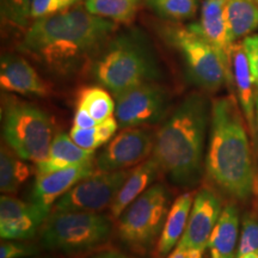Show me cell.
<instances>
[{"mask_svg":"<svg viewBox=\"0 0 258 258\" xmlns=\"http://www.w3.org/2000/svg\"><path fill=\"white\" fill-rule=\"evenodd\" d=\"M117 23L92 15L86 9L64 10L35 19L18 50L46 66L51 72L70 74L105 43Z\"/></svg>","mask_w":258,"mask_h":258,"instance_id":"cell-1","label":"cell"},{"mask_svg":"<svg viewBox=\"0 0 258 258\" xmlns=\"http://www.w3.org/2000/svg\"><path fill=\"white\" fill-rule=\"evenodd\" d=\"M206 170L208 178L232 199L247 201L256 192V172L243 112L231 96L212 102Z\"/></svg>","mask_w":258,"mask_h":258,"instance_id":"cell-2","label":"cell"},{"mask_svg":"<svg viewBox=\"0 0 258 258\" xmlns=\"http://www.w3.org/2000/svg\"><path fill=\"white\" fill-rule=\"evenodd\" d=\"M211 114L208 99L201 93H191L158 131L152 158L179 188H194L201 180Z\"/></svg>","mask_w":258,"mask_h":258,"instance_id":"cell-3","label":"cell"},{"mask_svg":"<svg viewBox=\"0 0 258 258\" xmlns=\"http://www.w3.org/2000/svg\"><path fill=\"white\" fill-rule=\"evenodd\" d=\"M91 72L93 79L115 96L141 84L156 82L160 77V67L144 32L131 29L103 47Z\"/></svg>","mask_w":258,"mask_h":258,"instance_id":"cell-4","label":"cell"},{"mask_svg":"<svg viewBox=\"0 0 258 258\" xmlns=\"http://www.w3.org/2000/svg\"><path fill=\"white\" fill-rule=\"evenodd\" d=\"M3 138L19 157L38 164L49 156L53 124L46 112L14 96L3 97Z\"/></svg>","mask_w":258,"mask_h":258,"instance_id":"cell-5","label":"cell"},{"mask_svg":"<svg viewBox=\"0 0 258 258\" xmlns=\"http://www.w3.org/2000/svg\"><path fill=\"white\" fill-rule=\"evenodd\" d=\"M111 231V220L99 213L53 211L40 230L41 244L55 252L78 254L101 246Z\"/></svg>","mask_w":258,"mask_h":258,"instance_id":"cell-6","label":"cell"},{"mask_svg":"<svg viewBox=\"0 0 258 258\" xmlns=\"http://www.w3.org/2000/svg\"><path fill=\"white\" fill-rule=\"evenodd\" d=\"M171 207V192L163 183L151 185L118 218V237L128 249L145 254L159 240Z\"/></svg>","mask_w":258,"mask_h":258,"instance_id":"cell-7","label":"cell"},{"mask_svg":"<svg viewBox=\"0 0 258 258\" xmlns=\"http://www.w3.org/2000/svg\"><path fill=\"white\" fill-rule=\"evenodd\" d=\"M164 37L184 61L189 78L207 91H218L224 84L232 89L225 64L214 47L200 31L198 24L164 28Z\"/></svg>","mask_w":258,"mask_h":258,"instance_id":"cell-8","label":"cell"},{"mask_svg":"<svg viewBox=\"0 0 258 258\" xmlns=\"http://www.w3.org/2000/svg\"><path fill=\"white\" fill-rule=\"evenodd\" d=\"M129 173L128 170L112 172L95 171L57 200L54 211L99 213L111 206Z\"/></svg>","mask_w":258,"mask_h":258,"instance_id":"cell-9","label":"cell"},{"mask_svg":"<svg viewBox=\"0 0 258 258\" xmlns=\"http://www.w3.org/2000/svg\"><path fill=\"white\" fill-rule=\"evenodd\" d=\"M115 117L120 128L159 122L169 105V93L156 82L145 83L115 95Z\"/></svg>","mask_w":258,"mask_h":258,"instance_id":"cell-10","label":"cell"},{"mask_svg":"<svg viewBox=\"0 0 258 258\" xmlns=\"http://www.w3.org/2000/svg\"><path fill=\"white\" fill-rule=\"evenodd\" d=\"M154 141L152 132L146 128H124L97 154L95 169L98 172L127 170L153 152Z\"/></svg>","mask_w":258,"mask_h":258,"instance_id":"cell-11","label":"cell"},{"mask_svg":"<svg viewBox=\"0 0 258 258\" xmlns=\"http://www.w3.org/2000/svg\"><path fill=\"white\" fill-rule=\"evenodd\" d=\"M34 202H25L10 195L0 199V237L6 240H29L50 215Z\"/></svg>","mask_w":258,"mask_h":258,"instance_id":"cell-12","label":"cell"},{"mask_svg":"<svg viewBox=\"0 0 258 258\" xmlns=\"http://www.w3.org/2000/svg\"><path fill=\"white\" fill-rule=\"evenodd\" d=\"M222 212L219 196L209 188L199 190L194 199L185 232L177 247L205 251Z\"/></svg>","mask_w":258,"mask_h":258,"instance_id":"cell-13","label":"cell"},{"mask_svg":"<svg viewBox=\"0 0 258 258\" xmlns=\"http://www.w3.org/2000/svg\"><path fill=\"white\" fill-rule=\"evenodd\" d=\"M226 0H203L201 6V16L198 27L209 43L217 49L225 69L227 71L233 88V74H232V41L230 29L225 15Z\"/></svg>","mask_w":258,"mask_h":258,"instance_id":"cell-14","label":"cell"},{"mask_svg":"<svg viewBox=\"0 0 258 258\" xmlns=\"http://www.w3.org/2000/svg\"><path fill=\"white\" fill-rule=\"evenodd\" d=\"M95 172V164L71 166L48 173H37L30 195L31 202L50 211L67 191L77 183Z\"/></svg>","mask_w":258,"mask_h":258,"instance_id":"cell-15","label":"cell"},{"mask_svg":"<svg viewBox=\"0 0 258 258\" xmlns=\"http://www.w3.org/2000/svg\"><path fill=\"white\" fill-rule=\"evenodd\" d=\"M0 85L4 91L19 95L46 96L49 89L24 57L5 54L0 61Z\"/></svg>","mask_w":258,"mask_h":258,"instance_id":"cell-16","label":"cell"},{"mask_svg":"<svg viewBox=\"0 0 258 258\" xmlns=\"http://www.w3.org/2000/svg\"><path fill=\"white\" fill-rule=\"evenodd\" d=\"M232 74L241 112L246 120L251 137L256 135V92L249 57L245 51L243 41L234 42L232 48Z\"/></svg>","mask_w":258,"mask_h":258,"instance_id":"cell-17","label":"cell"},{"mask_svg":"<svg viewBox=\"0 0 258 258\" xmlns=\"http://www.w3.org/2000/svg\"><path fill=\"white\" fill-rule=\"evenodd\" d=\"M95 151H88L79 147L64 133H57L51 143L49 156L36 164L37 173H48L66 169L71 166L95 164Z\"/></svg>","mask_w":258,"mask_h":258,"instance_id":"cell-18","label":"cell"},{"mask_svg":"<svg viewBox=\"0 0 258 258\" xmlns=\"http://www.w3.org/2000/svg\"><path fill=\"white\" fill-rule=\"evenodd\" d=\"M239 212L235 205H227L208 241L212 258H235L239 244Z\"/></svg>","mask_w":258,"mask_h":258,"instance_id":"cell-19","label":"cell"},{"mask_svg":"<svg viewBox=\"0 0 258 258\" xmlns=\"http://www.w3.org/2000/svg\"><path fill=\"white\" fill-rule=\"evenodd\" d=\"M160 167L153 158L145 160L131 171L117 196L110 206L112 218H120L124 209L146 191L159 175Z\"/></svg>","mask_w":258,"mask_h":258,"instance_id":"cell-20","label":"cell"},{"mask_svg":"<svg viewBox=\"0 0 258 258\" xmlns=\"http://www.w3.org/2000/svg\"><path fill=\"white\" fill-rule=\"evenodd\" d=\"M192 195L185 192L171 205L163 231L157 244V257L164 258L171 253L184 234L190 211L192 207Z\"/></svg>","mask_w":258,"mask_h":258,"instance_id":"cell-21","label":"cell"},{"mask_svg":"<svg viewBox=\"0 0 258 258\" xmlns=\"http://www.w3.org/2000/svg\"><path fill=\"white\" fill-rule=\"evenodd\" d=\"M225 15L233 42L250 36L258 29L256 0H226Z\"/></svg>","mask_w":258,"mask_h":258,"instance_id":"cell-22","label":"cell"},{"mask_svg":"<svg viewBox=\"0 0 258 258\" xmlns=\"http://www.w3.org/2000/svg\"><path fill=\"white\" fill-rule=\"evenodd\" d=\"M8 145L0 150V190L3 194H15L32 175V169Z\"/></svg>","mask_w":258,"mask_h":258,"instance_id":"cell-23","label":"cell"},{"mask_svg":"<svg viewBox=\"0 0 258 258\" xmlns=\"http://www.w3.org/2000/svg\"><path fill=\"white\" fill-rule=\"evenodd\" d=\"M141 0H86L85 9L92 15L110 19L115 23H127L134 17Z\"/></svg>","mask_w":258,"mask_h":258,"instance_id":"cell-24","label":"cell"},{"mask_svg":"<svg viewBox=\"0 0 258 258\" xmlns=\"http://www.w3.org/2000/svg\"><path fill=\"white\" fill-rule=\"evenodd\" d=\"M77 106L86 109L97 122L104 121L115 111V102L103 88H86L80 91Z\"/></svg>","mask_w":258,"mask_h":258,"instance_id":"cell-25","label":"cell"},{"mask_svg":"<svg viewBox=\"0 0 258 258\" xmlns=\"http://www.w3.org/2000/svg\"><path fill=\"white\" fill-rule=\"evenodd\" d=\"M145 4L161 18L182 22L196 15L200 0H145Z\"/></svg>","mask_w":258,"mask_h":258,"instance_id":"cell-26","label":"cell"},{"mask_svg":"<svg viewBox=\"0 0 258 258\" xmlns=\"http://www.w3.org/2000/svg\"><path fill=\"white\" fill-rule=\"evenodd\" d=\"M32 0H0V17L3 24L16 29H25L31 18Z\"/></svg>","mask_w":258,"mask_h":258,"instance_id":"cell-27","label":"cell"},{"mask_svg":"<svg viewBox=\"0 0 258 258\" xmlns=\"http://www.w3.org/2000/svg\"><path fill=\"white\" fill-rule=\"evenodd\" d=\"M245 253H258V217L253 214H246L243 218L237 256Z\"/></svg>","mask_w":258,"mask_h":258,"instance_id":"cell-28","label":"cell"},{"mask_svg":"<svg viewBox=\"0 0 258 258\" xmlns=\"http://www.w3.org/2000/svg\"><path fill=\"white\" fill-rule=\"evenodd\" d=\"M38 252L36 245L24 240L3 239L0 245V258H27L36 256Z\"/></svg>","mask_w":258,"mask_h":258,"instance_id":"cell-29","label":"cell"},{"mask_svg":"<svg viewBox=\"0 0 258 258\" xmlns=\"http://www.w3.org/2000/svg\"><path fill=\"white\" fill-rule=\"evenodd\" d=\"M78 0H32L31 18L40 19L67 10Z\"/></svg>","mask_w":258,"mask_h":258,"instance_id":"cell-30","label":"cell"},{"mask_svg":"<svg viewBox=\"0 0 258 258\" xmlns=\"http://www.w3.org/2000/svg\"><path fill=\"white\" fill-rule=\"evenodd\" d=\"M70 137L72 140L78 145L79 147L84 148L88 151H95L101 145L98 143L96 134V127L93 128H79V127H72L71 129Z\"/></svg>","mask_w":258,"mask_h":258,"instance_id":"cell-31","label":"cell"},{"mask_svg":"<svg viewBox=\"0 0 258 258\" xmlns=\"http://www.w3.org/2000/svg\"><path fill=\"white\" fill-rule=\"evenodd\" d=\"M243 44L249 57L251 73H252L253 82L258 88V34L250 35L243 40Z\"/></svg>","mask_w":258,"mask_h":258,"instance_id":"cell-32","label":"cell"},{"mask_svg":"<svg viewBox=\"0 0 258 258\" xmlns=\"http://www.w3.org/2000/svg\"><path fill=\"white\" fill-rule=\"evenodd\" d=\"M118 128V122L117 118L114 116L105 118L104 121L98 122L96 125V134L97 139H98V143L101 146L108 144L112 138L115 137L116 131Z\"/></svg>","mask_w":258,"mask_h":258,"instance_id":"cell-33","label":"cell"},{"mask_svg":"<svg viewBox=\"0 0 258 258\" xmlns=\"http://www.w3.org/2000/svg\"><path fill=\"white\" fill-rule=\"evenodd\" d=\"M97 122L95 118L92 117L91 115L89 114V111L86 109L80 108V106H77L76 114H74L73 118V125L74 127L79 128H93L96 127Z\"/></svg>","mask_w":258,"mask_h":258,"instance_id":"cell-34","label":"cell"},{"mask_svg":"<svg viewBox=\"0 0 258 258\" xmlns=\"http://www.w3.org/2000/svg\"><path fill=\"white\" fill-rule=\"evenodd\" d=\"M167 258H203V251L199 249H179L177 247Z\"/></svg>","mask_w":258,"mask_h":258,"instance_id":"cell-35","label":"cell"},{"mask_svg":"<svg viewBox=\"0 0 258 258\" xmlns=\"http://www.w3.org/2000/svg\"><path fill=\"white\" fill-rule=\"evenodd\" d=\"M84 258H133V257L128 256V254L121 252V251L116 249H104V250L96 251V252H92L91 254H89V256Z\"/></svg>","mask_w":258,"mask_h":258,"instance_id":"cell-36","label":"cell"},{"mask_svg":"<svg viewBox=\"0 0 258 258\" xmlns=\"http://www.w3.org/2000/svg\"><path fill=\"white\" fill-rule=\"evenodd\" d=\"M256 135L258 138V88L256 89Z\"/></svg>","mask_w":258,"mask_h":258,"instance_id":"cell-37","label":"cell"},{"mask_svg":"<svg viewBox=\"0 0 258 258\" xmlns=\"http://www.w3.org/2000/svg\"><path fill=\"white\" fill-rule=\"evenodd\" d=\"M235 258H258V253H245L241 256H237Z\"/></svg>","mask_w":258,"mask_h":258,"instance_id":"cell-38","label":"cell"},{"mask_svg":"<svg viewBox=\"0 0 258 258\" xmlns=\"http://www.w3.org/2000/svg\"><path fill=\"white\" fill-rule=\"evenodd\" d=\"M27 258H51V257H48V256H46V257H42V256H38V257L32 256V257H27Z\"/></svg>","mask_w":258,"mask_h":258,"instance_id":"cell-39","label":"cell"},{"mask_svg":"<svg viewBox=\"0 0 258 258\" xmlns=\"http://www.w3.org/2000/svg\"><path fill=\"white\" fill-rule=\"evenodd\" d=\"M256 3H257V4H258V0H256Z\"/></svg>","mask_w":258,"mask_h":258,"instance_id":"cell-40","label":"cell"}]
</instances>
